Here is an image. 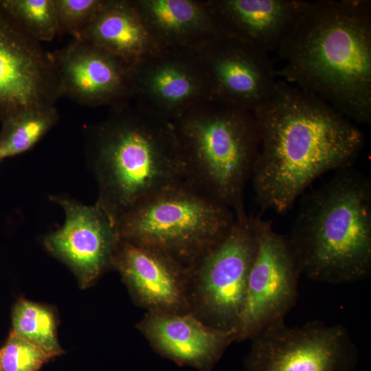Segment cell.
Wrapping results in <instances>:
<instances>
[{
  "instance_id": "cell-1",
  "label": "cell",
  "mask_w": 371,
  "mask_h": 371,
  "mask_svg": "<svg viewBox=\"0 0 371 371\" xmlns=\"http://www.w3.org/2000/svg\"><path fill=\"white\" fill-rule=\"evenodd\" d=\"M254 113L260 146L251 179L263 211L286 213L317 177L350 168L363 147L350 120L284 80Z\"/></svg>"
},
{
  "instance_id": "cell-2",
  "label": "cell",
  "mask_w": 371,
  "mask_h": 371,
  "mask_svg": "<svg viewBox=\"0 0 371 371\" xmlns=\"http://www.w3.org/2000/svg\"><path fill=\"white\" fill-rule=\"evenodd\" d=\"M277 50L276 75L371 123L370 1H307Z\"/></svg>"
},
{
  "instance_id": "cell-3",
  "label": "cell",
  "mask_w": 371,
  "mask_h": 371,
  "mask_svg": "<svg viewBox=\"0 0 371 371\" xmlns=\"http://www.w3.org/2000/svg\"><path fill=\"white\" fill-rule=\"evenodd\" d=\"M85 154L98 190L95 203L115 224L133 205L183 179L171 122L133 99L87 128Z\"/></svg>"
},
{
  "instance_id": "cell-4",
  "label": "cell",
  "mask_w": 371,
  "mask_h": 371,
  "mask_svg": "<svg viewBox=\"0 0 371 371\" xmlns=\"http://www.w3.org/2000/svg\"><path fill=\"white\" fill-rule=\"evenodd\" d=\"M301 273L328 284L371 272V182L350 168L306 194L288 236Z\"/></svg>"
},
{
  "instance_id": "cell-5",
  "label": "cell",
  "mask_w": 371,
  "mask_h": 371,
  "mask_svg": "<svg viewBox=\"0 0 371 371\" xmlns=\"http://www.w3.org/2000/svg\"><path fill=\"white\" fill-rule=\"evenodd\" d=\"M170 122L183 179L229 207L236 218L247 215L244 190L260 146L254 111L209 97Z\"/></svg>"
},
{
  "instance_id": "cell-6",
  "label": "cell",
  "mask_w": 371,
  "mask_h": 371,
  "mask_svg": "<svg viewBox=\"0 0 371 371\" xmlns=\"http://www.w3.org/2000/svg\"><path fill=\"white\" fill-rule=\"evenodd\" d=\"M235 221L232 210L183 179L133 205L116 227L121 240L156 248L192 267Z\"/></svg>"
},
{
  "instance_id": "cell-7",
  "label": "cell",
  "mask_w": 371,
  "mask_h": 371,
  "mask_svg": "<svg viewBox=\"0 0 371 371\" xmlns=\"http://www.w3.org/2000/svg\"><path fill=\"white\" fill-rule=\"evenodd\" d=\"M251 338L245 371H355L358 363L357 348L340 324L290 327L280 320Z\"/></svg>"
},
{
  "instance_id": "cell-8",
  "label": "cell",
  "mask_w": 371,
  "mask_h": 371,
  "mask_svg": "<svg viewBox=\"0 0 371 371\" xmlns=\"http://www.w3.org/2000/svg\"><path fill=\"white\" fill-rule=\"evenodd\" d=\"M254 217L257 248L236 339L251 338L268 325L284 320L296 302L302 273L288 236L273 230L271 221Z\"/></svg>"
},
{
  "instance_id": "cell-9",
  "label": "cell",
  "mask_w": 371,
  "mask_h": 371,
  "mask_svg": "<svg viewBox=\"0 0 371 371\" xmlns=\"http://www.w3.org/2000/svg\"><path fill=\"white\" fill-rule=\"evenodd\" d=\"M256 248L255 217L247 214L236 218L225 238L192 267L212 327L236 333Z\"/></svg>"
},
{
  "instance_id": "cell-10",
  "label": "cell",
  "mask_w": 371,
  "mask_h": 371,
  "mask_svg": "<svg viewBox=\"0 0 371 371\" xmlns=\"http://www.w3.org/2000/svg\"><path fill=\"white\" fill-rule=\"evenodd\" d=\"M61 97L52 52L0 5V122L24 110L53 106Z\"/></svg>"
},
{
  "instance_id": "cell-11",
  "label": "cell",
  "mask_w": 371,
  "mask_h": 371,
  "mask_svg": "<svg viewBox=\"0 0 371 371\" xmlns=\"http://www.w3.org/2000/svg\"><path fill=\"white\" fill-rule=\"evenodd\" d=\"M65 213L63 224L43 238L46 249L87 288L108 267L120 237L115 223L97 204L87 205L65 195H52Z\"/></svg>"
},
{
  "instance_id": "cell-12",
  "label": "cell",
  "mask_w": 371,
  "mask_h": 371,
  "mask_svg": "<svg viewBox=\"0 0 371 371\" xmlns=\"http://www.w3.org/2000/svg\"><path fill=\"white\" fill-rule=\"evenodd\" d=\"M211 97L252 111L271 96L278 80L268 56L238 38L222 35L196 51Z\"/></svg>"
},
{
  "instance_id": "cell-13",
  "label": "cell",
  "mask_w": 371,
  "mask_h": 371,
  "mask_svg": "<svg viewBox=\"0 0 371 371\" xmlns=\"http://www.w3.org/2000/svg\"><path fill=\"white\" fill-rule=\"evenodd\" d=\"M52 54L62 97L91 107L133 99L132 67L104 49L73 38Z\"/></svg>"
},
{
  "instance_id": "cell-14",
  "label": "cell",
  "mask_w": 371,
  "mask_h": 371,
  "mask_svg": "<svg viewBox=\"0 0 371 371\" xmlns=\"http://www.w3.org/2000/svg\"><path fill=\"white\" fill-rule=\"evenodd\" d=\"M132 73L133 100L169 121L211 97L196 52L164 49L132 67Z\"/></svg>"
},
{
  "instance_id": "cell-15",
  "label": "cell",
  "mask_w": 371,
  "mask_h": 371,
  "mask_svg": "<svg viewBox=\"0 0 371 371\" xmlns=\"http://www.w3.org/2000/svg\"><path fill=\"white\" fill-rule=\"evenodd\" d=\"M112 267L146 306L161 313L180 305L181 278L188 269L165 252L120 239Z\"/></svg>"
},
{
  "instance_id": "cell-16",
  "label": "cell",
  "mask_w": 371,
  "mask_h": 371,
  "mask_svg": "<svg viewBox=\"0 0 371 371\" xmlns=\"http://www.w3.org/2000/svg\"><path fill=\"white\" fill-rule=\"evenodd\" d=\"M141 328L163 355L179 364L209 371L236 333L207 326L190 315L153 313Z\"/></svg>"
},
{
  "instance_id": "cell-17",
  "label": "cell",
  "mask_w": 371,
  "mask_h": 371,
  "mask_svg": "<svg viewBox=\"0 0 371 371\" xmlns=\"http://www.w3.org/2000/svg\"><path fill=\"white\" fill-rule=\"evenodd\" d=\"M307 1L207 0L225 35L268 53L278 49Z\"/></svg>"
},
{
  "instance_id": "cell-18",
  "label": "cell",
  "mask_w": 371,
  "mask_h": 371,
  "mask_svg": "<svg viewBox=\"0 0 371 371\" xmlns=\"http://www.w3.org/2000/svg\"><path fill=\"white\" fill-rule=\"evenodd\" d=\"M150 33L164 49L196 52L225 35L206 1L134 0Z\"/></svg>"
},
{
  "instance_id": "cell-19",
  "label": "cell",
  "mask_w": 371,
  "mask_h": 371,
  "mask_svg": "<svg viewBox=\"0 0 371 371\" xmlns=\"http://www.w3.org/2000/svg\"><path fill=\"white\" fill-rule=\"evenodd\" d=\"M76 39L104 49L131 67L164 49L150 33L134 0H104Z\"/></svg>"
},
{
  "instance_id": "cell-20",
  "label": "cell",
  "mask_w": 371,
  "mask_h": 371,
  "mask_svg": "<svg viewBox=\"0 0 371 371\" xmlns=\"http://www.w3.org/2000/svg\"><path fill=\"white\" fill-rule=\"evenodd\" d=\"M55 106L27 109L1 122L0 161L24 153L37 144L58 123Z\"/></svg>"
},
{
  "instance_id": "cell-21",
  "label": "cell",
  "mask_w": 371,
  "mask_h": 371,
  "mask_svg": "<svg viewBox=\"0 0 371 371\" xmlns=\"http://www.w3.org/2000/svg\"><path fill=\"white\" fill-rule=\"evenodd\" d=\"M12 333L42 349L50 359L63 353L50 307L21 298L12 308Z\"/></svg>"
},
{
  "instance_id": "cell-22",
  "label": "cell",
  "mask_w": 371,
  "mask_h": 371,
  "mask_svg": "<svg viewBox=\"0 0 371 371\" xmlns=\"http://www.w3.org/2000/svg\"><path fill=\"white\" fill-rule=\"evenodd\" d=\"M0 5L31 38L50 41L58 34L54 0H0Z\"/></svg>"
},
{
  "instance_id": "cell-23",
  "label": "cell",
  "mask_w": 371,
  "mask_h": 371,
  "mask_svg": "<svg viewBox=\"0 0 371 371\" xmlns=\"http://www.w3.org/2000/svg\"><path fill=\"white\" fill-rule=\"evenodd\" d=\"M49 359L42 349L11 331L0 349L2 371H40Z\"/></svg>"
},
{
  "instance_id": "cell-24",
  "label": "cell",
  "mask_w": 371,
  "mask_h": 371,
  "mask_svg": "<svg viewBox=\"0 0 371 371\" xmlns=\"http://www.w3.org/2000/svg\"><path fill=\"white\" fill-rule=\"evenodd\" d=\"M104 0H54L58 34L78 38L100 8Z\"/></svg>"
},
{
  "instance_id": "cell-25",
  "label": "cell",
  "mask_w": 371,
  "mask_h": 371,
  "mask_svg": "<svg viewBox=\"0 0 371 371\" xmlns=\"http://www.w3.org/2000/svg\"><path fill=\"white\" fill-rule=\"evenodd\" d=\"M0 371H2L1 370V361H0Z\"/></svg>"
}]
</instances>
